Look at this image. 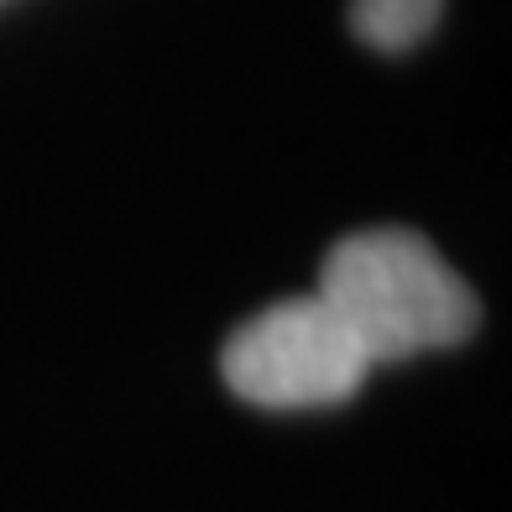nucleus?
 <instances>
[{
  "instance_id": "obj_1",
  "label": "nucleus",
  "mask_w": 512,
  "mask_h": 512,
  "mask_svg": "<svg viewBox=\"0 0 512 512\" xmlns=\"http://www.w3.org/2000/svg\"><path fill=\"white\" fill-rule=\"evenodd\" d=\"M371 366L450 351L476 330L481 304L418 230L377 225L330 246L314 288Z\"/></svg>"
},
{
  "instance_id": "obj_2",
  "label": "nucleus",
  "mask_w": 512,
  "mask_h": 512,
  "mask_svg": "<svg viewBox=\"0 0 512 512\" xmlns=\"http://www.w3.org/2000/svg\"><path fill=\"white\" fill-rule=\"evenodd\" d=\"M225 387L256 408H335L356 398L371 361L319 293L251 314L220 351Z\"/></svg>"
},
{
  "instance_id": "obj_3",
  "label": "nucleus",
  "mask_w": 512,
  "mask_h": 512,
  "mask_svg": "<svg viewBox=\"0 0 512 512\" xmlns=\"http://www.w3.org/2000/svg\"><path fill=\"white\" fill-rule=\"evenodd\" d=\"M445 0H351V27L377 53H403L434 32Z\"/></svg>"
}]
</instances>
